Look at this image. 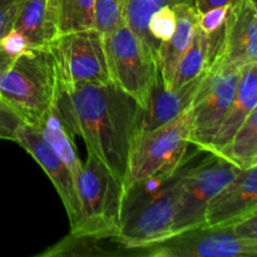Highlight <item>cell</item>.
<instances>
[{"label":"cell","instance_id":"11","mask_svg":"<svg viewBox=\"0 0 257 257\" xmlns=\"http://www.w3.org/2000/svg\"><path fill=\"white\" fill-rule=\"evenodd\" d=\"M15 142L19 143L49 176L67 211L70 227H73L80 217V208L77 186L70 171L55 153L52 146L43 138L39 131L32 125L24 123L18 131Z\"/></svg>","mask_w":257,"mask_h":257},{"label":"cell","instance_id":"13","mask_svg":"<svg viewBox=\"0 0 257 257\" xmlns=\"http://www.w3.org/2000/svg\"><path fill=\"white\" fill-rule=\"evenodd\" d=\"M257 211V166L240 170L211 200L206 208L205 225H231Z\"/></svg>","mask_w":257,"mask_h":257},{"label":"cell","instance_id":"22","mask_svg":"<svg viewBox=\"0 0 257 257\" xmlns=\"http://www.w3.org/2000/svg\"><path fill=\"white\" fill-rule=\"evenodd\" d=\"M35 130L39 131L43 138L52 146L55 153L59 156L60 160L64 162L68 170L70 171V173H72L73 178L75 181L78 173L82 170L83 163L79 160V157H78L77 152H75L73 136L64 127L55 107L52 108V110L47 115V118Z\"/></svg>","mask_w":257,"mask_h":257},{"label":"cell","instance_id":"2","mask_svg":"<svg viewBox=\"0 0 257 257\" xmlns=\"http://www.w3.org/2000/svg\"><path fill=\"white\" fill-rule=\"evenodd\" d=\"M187 167L185 161L168 177L141 181L125 187L119 233L131 247L143 251L172 235L176 205Z\"/></svg>","mask_w":257,"mask_h":257},{"label":"cell","instance_id":"12","mask_svg":"<svg viewBox=\"0 0 257 257\" xmlns=\"http://www.w3.org/2000/svg\"><path fill=\"white\" fill-rule=\"evenodd\" d=\"M223 62L242 68L257 62V8L255 0H237L223 22L221 49Z\"/></svg>","mask_w":257,"mask_h":257},{"label":"cell","instance_id":"20","mask_svg":"<svg viewBox=\"0 0 257 257\" xmlns=\"http://www.w3.org/2000/svg\"><path fill=\"white\" fill-rule=\"evenodd\" d=\"M238 170L257 166V109L253 110L225 146L213 152Z\"/></svg>","mask_w":257,"mask_h":257},{"label":"cell","instance_id":"8","mask_svg":"<svg viewBox=\"0 0 257 257\" xmlns=\"http://www.w3.org/2000/svg\"><path fill=\"white\" fill-rule=\"evenodd\" d=\"M238 171L236 166L215 153H208V157L195 167L186 168L176 205L172 235L205 225L208 203Z\"/></svg>","mask_w":257,"mask_h":257},{"label":"cell","instance_id":"30","mask_svg":"<svg viewBox=\"0 0 257 257\" xmlns=\"http://www.w3.org/2000/svg\"><path fill=\"white\" fill-rule=\"evenodd\" d=\"M237 0H193V5H195L196 10L198 14L208 12L211 9H216V8H223V7H231Z\"/></svg>","mask_w":257,"mask_h":257},{"label":"cell","instance_id":"26","mask_svg":"<svg viewBox=\"0 0 257 257\" xmlns=\"http://www.w3.org/2000/svg\"><path fill=\"white\" fill-rule=\"evenodd\" d=\"M24 124L22 118L0 100V140L17 141V133Z\"/></svg>","mask_w":257,"mask_h":257},{"label":"cell","instance_id":"9","mask_svg":"<svg viewBox=\"0 0 257 257\" xmlns=\"http://www.w3.org/2000/svg\"><path fill=\"white\" fill-rule=\"evenodd\" d=\"M49 48L57 64L59 87L110 82L103 34L94 28L59 34Z\"/></svg>","mask_w":257,"mask_h":257},{"label":"cell","instance_id":"14","mask_svg":"<svg viewBox=\"0 0 257 257\" xmlns=\"http://www.w3.org/2000/svg\"><path fill=\"white\" fill-rule=\"evenodd\" d=\"M205 72L191 82L172 89L165 87L158 73L151 88L146 105L141 109L137 131L157 128L187 110L195 98Z\"/></svg>","mask_w":257,"mask_h":257},{"label":"cell","instance_id":"7","mask_svg":"<svg viewBox=\"0 0 257 257\" xmlns=\"http://www.w3.org/2000/svg\"><path fill=\"white\" fill-rule=\"evenodd\" d=\"M241 68L215 58L190 105V143L206 152L237 89Z\"/></svg>","mask_w":257,"mask_h":257},{"label":"cell","instance_id":"5","mask_svg":"<svg viewBox=\"0 0 257 257\" xmlns=\"http://www.w3.org/2000/svg\"><path fill=\"white\" fill-rule=\"evenodd\" d=\"M75 186L80 217L70 231L119 232L124 182L90 151L75 178Z\"/></svg>","mask_w":257,"mask_h":257},{"label":"cell","instance_id":"28","mask_svg":"<svg viewBox=\"0 0 257 257\" xmlns=\"http://www.w3.org/2000/svg\"><path fill=\"white\" fill-rule=\"evenodd\" d=\"M231 7L216 8V9H211L208 12L202 13V14H198L197 25L203 32L208 33V34L216 32L223 24V22L226 19V15H227Z\"/></svg>","mask_w":257,"mask_h":257},{"label":"cell","instance_id":"6","mask_svg":"<svg viewBox=\"0 0 257 257\" xmlns=\"http://www.w3.org/2000/svg\"><path fill=\"white\" fill-rule=\"evenodd\" d=\"M110 82L145 107L158 74L157 62L125 23L103 34Z\"/></svg>","mask_w":257,"mask_h":257},{"label":"cell","instance_id":"21","mask_svg":"<svg viewBox=\"0 0 257 257\" xmlns=\"http://www.w3.org/2000/svg\"><path fill=\"white\" fill-rule=\"evenodd\" d=\"M181 3L193 4V0H125L124 23L137 35L157 62L160 43L153 39L148 30L150 18L163 7H173Z\"/></svg>","mask_w":257,"mask_h":257},{"label":"cell","instance_id":"18","mask_svg":"<svg viewBox=\"0 0 257 257\" xmlns=\"http://www.w3.org/2000/svg\"><path fill=\"white\" fill-rule=\"evenodd\" d=\"M172 8L176 15L175 32L170 39L161 43L157 53L158 73L168 89H172L177 65L192 40L198 19V13L193 4L181 3Z\"/></svg>","mask_w":257,"mask_h":257},{"label":"cell","instance_id":"15","mask_svg":"<svg viewBox=\"0 0 257 257\" xmlns=\"http://www.w3.org/2000/svg\"><path fill=\"white\" fill-rule=\"evenodd\" d=\"M13 32L25 49L49 48L60 34L55 0H22Z\"/></svg>","mask_w":257,"mask_h":257},{"label":"cell","instance_id":"4","mask_svg":"<svg viewBox=\"0 0 257 257\" xmlns=\"http://www.w3.org/2000/svg\"><path fill=\"white\" fill-rule=\"evenodd\" d=\"M191 138V110L157 128L137 131L128 156L124 186L168 177L185 162Z\"/></svg>","mask_w":257,"mask_h":257},{"label":"cell","instance_id":"19","mask_svg":"<svg viewBox=\"0 0 257 257\" xmlns=\"http://www.w3.org/2000/svg\"><path fill=\"white\" fill-rule=\"evenodd\" d=\"M222 34L223 24L210 34L196 24L192 40L177 65L172 88L191 82L210 67L220 53Z\"/></svg>","mask_w":257,"mask_h":257},{"label":"cell","instance_id":"29","mask_svg":"<svg viewBox=\"0 0 257 257\" xmlns=\"http://www.w3.org/2000/svg\"><path fill=\"white\" fill-rule=\"evenodd\" d=\"M232 228L238 238L247 242L257 243V211H253L245 217L235 221L232 223Z\"/></svg>","mask_w":257,"mask_h":257},{"label":"cell","instance_id":"3","mask_svg":"<svg viewBox=\"0 0 257 257\" xmlns=\"http://www.w3.org/2000/svg\"><path fill=\"white\" fill-rule=\"evenodd\" d=\"M59 79L50 48H29L15 57L0 79V100L37 128L54 107Z\"/></svg>","mask_w":257,"mask_h":257},{"label":"cell","instance_id":"10","mask_svg":"<svg viewBox=\"0 0 257 257\" xmlns=\"http://www.w3.org/2000/svg\"><path fill=\"white\" fill-rule=\"evenodd\" d=\"M145 257H253L257 243L235 235L231 225L185 230L143 248Z\"/></svg>","mask_w":257,"mask_h":257},{"label":"cell","instance_id":"24","mask_svg":"<svg viewBox=\"0 0 257 257\" xmlns=\"http://www.w3.org/2000/svg\"><path fill=\"white\" fill-rule=\"evenodd\" d=\"M125 0H94V29L105 34L124 23Z\"/></svg>","mask_w":257,"mask_h":257},{"label":"cell","instance_id":"23","mask_svg":"<svg viewBox=\"0 0 257 257\" xmlns=\"http://www.w3.org/2000/svg\"><path fill=\"white\" fill-rule=\"evenodd\" d=\"M59 33L94 28V0H55Z\"/></svg>","mask_w":257,"mask_h":257},{"label":"cell","instance_id":"17","mask_svg":"<svg viewBox=\"0 0 257 257\" xmlns=\"http://www.w3.org/2000/svg\"><path fill=\"white\" fill-rule=\"evenodd\" d=\"M257 107V62L247 63L240 70L235 95L208 145L206 152L213 153L230 141L236 131Z\"/></svg>","mask_w":257,"mask_h":257},{"label":"cell","instance_id":"25","mask_svg":"<svg viewBox=\"0 0 257 257\" xmlns=\"http://www.w3.org/2000/svg\"><path fill=\"white\" fill-rule=\"evenodd\" d=\"M176 28V15L172 7H163L158 9L148 22V30L153 39L161 44L170 39Z\"/></svg>","mask_w":257,"mask_h":257},{"label":"cell","instance_id":"27","mask_svg":"<svg viewBox=\"0 0 257 257\" xmlns=\"http://www.w3.org/2000/svg\"><path fill=\"white\" fill-rule=\"evenodd\" d=\"M22 0H0V42L12 33Z\"/></svg>","mask_w":257,"mask_h":257},{"label":"cell","instance_id":"1","mask_svg":"<svg viewBox=\"0 0 257 257\" xmlns=\"http://www.w3.org/2000/svg\"><path fill=\"white\" fill-rule=\"evenodd\" d=\"M54 107L68 132L124 182L142 109L137 100L108 82L59 87Z\"/></svg>","mask_w":257,"mask_h":257},{"label":"cell","instance_id":"31","mask_svg":"<svg viewBox=\"0 0 257 257\" xmlns=\"http://www.w3.org/2000/svg\"><path fill=\"white\" fill-rule=\"evenodd\" d=\"M15 57L17 55L14 53L9 52L5 47H3L0 44V79L4 75V73L9 69V67L12 65V63L14 62Z\"/></svg>","mask_w":257,"mask_h":257},{"label":"cell","instance_id":"16","mask_svg":"<svg viewBox=\"0 0 257 257\" xmlns=\"http://www.w3.org/2000/svg\"><path fill=\"white\" fill-rule=\"evenodd\" d=\"M40 257L132 256L143 257V251L133 248L119 232H72L40 252Z\"/></svg>","mask_w":257,"mask_h":257}]
</instances>
